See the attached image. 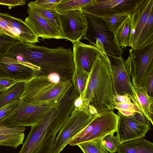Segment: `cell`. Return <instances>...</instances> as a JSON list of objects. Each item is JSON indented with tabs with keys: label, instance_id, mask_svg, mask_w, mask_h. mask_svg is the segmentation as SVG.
Listing matches in <instances>:
<instances>
[{
	"label": "cell",
	"instance_id": "1",
	"mask_svg": "<svg viewBox=\"0 0 153 153\" xmlns=\"http://www.w3.org/2000/svg\"><path fill=\"white\" fill-rule=\"evenodd\" d=\"M6 56L18 61L39 67V75L58 74L62 80H71L75 71L73 51L59 46L48 48L34 43L23 42L11 48Z\"/></svg>",
	"mask_w": 153,
	"mask_h": 153
},
{
	"label": "cell",
	"instance_id": "2",
	"mask_svg": "<svg viewBox=\"0 0 153 153\" xmlns=\"http://www.w3.org/2000/svg\"><path fill=\"white\" fill-rule=\"evenodd\" d=\"M76 98L71 93L63 94L47 116L31 127L18 153H52L56 135L73 110Z\"/></svg>",
	"mask_w": 153,
	"mask_h": 153
},
{
	"label": "cell",
	"instance_id": "3",
	"mask_svg": "<svg viewBox=\"0 0 153 153\" xmlns=\"http://www.w3.org/2000/svg\"><path fill=\"white\" fill-rule=\"evenodd\" d=\"M81 95L98 114L114 109L113 98L115 93L110 62L104 50L94 63L85 89Z\"/></svg>",
	"mask_w": 153,
	"mask_h": 153
},
{
	"label": "cell",
	"instance_id": "4",
	"mask_svg": "<svg viewBox=\"0 0 153 153\" xmlns=\"http://www.w3.org/2000/svg\"><path fill=\"white\" fill-rule=\"evenodd\" d=\"M72 83V80L55 83L50 79L48 75H37L25 82L19 100L40 105L55 104Z\"/></svg>",
	"mask_w": 153,
	"mask_h": 153
},
{
	"label": "cell",
	"instance_id": "5",
	"mask_svg": "<svg viewBox=\"0 0 153 153\" xmlns=\"http://www.w3.org/2000/svg\"><path fill=\"white\" fill-rule=\"evenodd\" d=\"M84 14L86 28L83 39L87 40L89 45L95 46L97 44L106 53L122 56L123 50L118 45L114 32L104 19L85 13Z\"/></svg>",
	"mask_w": 153,
	"mask_h": 153
},
{
	"label": "cell",
	"instance_id": "6",
	"mask_svg": "<svg viewBox=\"0 0 153 153\" xmlns=\"http://www.w3.org/2000/svg\"><path fill=\"white\" fill-rule=\"evenodd\" d=\"M88 102L84 101L79 108L74 107L65 123L59 131L52 153H60L68 143L89 123L94 115Z\"/></svg>",
	"mask_w": 153,
	"mask_h": 153
},
{
	"label": "cell",
	"instance_id": "7",
	"mask_svg": "<svg viewBox=\"0 0 153 153\" xmlns=\"http://www.w3.org/2000/svg\"><path fill=\"white\" fill-rule=\"evenodd\" d=\"M118 116L113 111H105L94 115L88 125L68 143L74 146L81 143L102 139L116 132Z\"/></svg>",
	"mask_w": 153,
	"mask_h": 153
},
{
	"label": "cell",
	"instance_id": "8",
	"mask_svg": "<svg viewBox=\"0 0 153 153\" xmlns=\"http://www.w3.org/2000/svg\"><path fill=\"white\" fill-rule=\"evenodd\" d=\"M56 104L43 105L19 100L13 112L4 121L3 125L18 128L37 125L47 116Z\"/></svg>",
	"mask_w": 153,
	"mask_h": 153
},
{
	"label": "cell",
	"instance_id": "9",
	"mask_svg": "<svg viewBox=\"0 0 153 153\" xmlns=\"http://www.w3.org/2000/svg\"><path fill=\"white\" fill-rule=\"evenodd\" d=\"M129 51L133 67L132 83L135 88L146 90L148 79L153 73V41L136 48H131Z\"/></svg>",
	"mask_w": 153,
	"mask_h": 153
},
{
	"label": "cell",
	"instance_id": "10",
	"mask_svg": "<svg viewBox=\"0 0 153 153\" xmlns=\"http://www.w3.org/2000/svg\"><path fill=\"white\" fill-rule=\"evenodd\" d=\"M118 119L116 137L120 143L135 139L143 138L150 128L148 121L142 114L136 112L126 116L117 112Z\"/></svg>",
	"mask_w": 153,
	"mask_h": 153
},
{
	"label": "cell",
	"instance_id": "11",
	"mask_svg": "<svg viewBox=\"0 0 153 153\" xmlns=\"http://www.w3.org/2000/svg\"><path fill=\"white\" fill-rule=\"evenodd\" d=\"M143 0H93L81 9L84 13L104 18L121 13L131 14Z\"/></svg>",
	"mask_w": 153,
	"mask_h": 153
},
{
	"label": "cell",
	"instance_id": "12",
	"mask_svg": "<svg viewBox=\"0 0 153 153\" xmlns=\"http://www.w3.org/2000/svg\"><path fill=\"white\" fill-rule=\"evenodd\" d=\"M110 62L113 84L115 95L133 96L131 86L132 83V63L130 55L125 60L122 56H116L106 53Z\"/></svg>",
	"mask_w": 153,
	"mask_h": 153
},
{
	"label": "cell",
	"instance_id": "13",
	"mask_svg": "<svg viewBox=\"0 0 153 153\" xmlns=\"http://www.w3.org/2000/svg\"><path fill=\"white\" fill-rule=\"evenodd\" d=\"M59 17L60 30L63 39L72 43L83 39L86 23L84 13L81 9L59 13Z\"/></svg>",
	"mask_w": 153,
	"mask_h": 153
},
{
	"label": "cell",
	"instance_id": "14",
	"mask_svg": "<svg viewBox=\"0 0 153 153\" xmlns=\"http://www.w3.org/2000/svg\"><path fill=\"white\" fill-rule=\"evenodd\" d=\"M40 68L30 63L4 56L0 61V77H7L25 82L37 76Z\"/></svg>",
	"mask_w": 153,
	"mask_h": 153
},
{
	"label": "cell",
	"instance_id": "15",
	"mask_svg": "<svg viewBox=\"0 0 153 153\" xmlns=\"http://www.w3.org/2000/svg\"><path fill=\"white\" fill-rule=\"evenodd\" d=\"M73 44V56L75 70L89 75L96 59L103 49L76 41Z\"/></svg>",
	"mask_w": 153,
	"mask_h": 153
},
{
	"label": "cell",
	"instance_id": "16",
	"mask_svg": "<svg viewBox=\"0 0 153 153\" xmlns=\"http://www.w3.org/2000/svg\"><path fill=\"white\" fill-rule=\"evenodd\" d=\"M153 9V0H143L130 16L131 26L130 47L134 48L140 35Z\"/></svg>",
	"mask_w": 153,
	"mask_h": 153
},
{
	"label": "cell",
	"instance_id": "17",
	"mask_svg": "<svg viewBox=\"0 0 153 153\" xmlns=\"http://www.w3.org/2000/svg\"><path fill=\"white\" fill-rule=\"evenodd\" d=\"M27 12L28 16L24 22L38 38L63 39L60 30L49 21L28 8Z\"/></svg>",
	"mask_w": 153,
	"mask_h": 153
},
{
	"label": "cell",
	"instance_id": "18",
	"mask_svg": "<svg viewBox=\"0 0 153 153\" xmlns=\"http://www.w3.org/2000/svg\"><path fill=\"white\" fill-rule=\"evenodd\" d=\"M131 86L133 94L131 100L153 125V97L149 96L143 88H135L132 83Z\"/></svg>",
	"mask_w": 153,
	"mask_h": 153
},
{
	"label": "cell",
	"instance_id": "19",
	"mask_svg": "<svg viewBox=\"0 0 153 153\" xmlns=\"http://www.w3.org/2000/svg\"><path fill=\"white\" fill-rule=\"evenodd\" d=\"M0 15L14 28L20 40L34 44L39 42L38 37L22 19L15 18L7 13L0 12Z\"/></svg>",
	"mask_w": 153,
	"mask_h": 153
},
{
	"label": "cell",
	"instance_id": "20",
	"mask_svg": "<svg viewBox=\"0 0 153 153\" xmlns=\"http://www.w3.org/2000/svg\"><path fill=\"white\" fill-rule=\"evenodd\" d=\"M118 153H153V143L143 138L123 142L117 149Z\"/></svg>",
	"mask_w": 153,
	"mask_h": 153
},
{
	"label": "cell",
	"instance_id": "21",
	"mask_svg": "<svg viewBox=\"0 0 153 153\" xmlns=\"http://www.w3.org/2000/svg\"><path fill=\"white\" fill-rule=\"evenodd\" d=\"M131 30L130 16L114 32L118 45L122 49L124 48H125L126 47H130L129 39Z\"/></svg>",
	"mask_w": 153,
	"mask_h": 153
},
{
	"label": "cell",
	"instance_id": "22",
	"mask_svg": "<svg viewBox=\"0 0 153 153\" xmlns=\"http://www.w3.org/2000/svg\"><path fill=\"white\" fill-rule=\"evenodd\" d=\"M27 6L28 8L47 20L60 30L59 13L54 9L48 10L40 7L35 4L33 1L30 2Z\"/></svg>",
	"mask_w": 153,
	"mask_h": 153
},
{
	"label": "cell",
	"instance_id": "23",
	"mask_svg": "<svg viewBox=\"0 0 153 153\" xmlns=\"http://www.w3.org/2000/svg\"><path fill=\"white\" fill-rule=\"evenodd\" d=\"M152 41H153V9L151 10L137 42L133 49L140 47Z\"/></svg>",
	"mask_w": 153,
	"mask_h": 153
},
{
	"label": "cell",
	"instance_id": "24",
	"mask_svg": "<svg viewBox=\"0 0 153 153\" xmlns=\"http://www.w3.org/2000/svg\"><path fill=\"white\" fill-rule=\"evenodd\" d=\"M93 0H62L61 2L56 5L54 10L58 13H62L80 9L88 4Z\"/></svg>",
	"mask_w": 153,
	"mask_h": 153
},
{
	"label": "cell",
	"instance_id": "25",
	"mask_svg": "<svg viewBox=\"0 0 153 153\" xmlns=\"http://www.w3.org/2000/svg\"><path fill=\"white\" fill-rule=\"evenodd\" d=\"M25 87V82L16 84L0 94V108L16 99H19Z\"/></svg>",
	"mask_w": 153,
	"mask_h": 153
},
{
	"label": "cell",
	"instance_id": "26",
	"mask_svg": "<svg viewBox=\"0 0 153 153\" xmlns=\"http://www.w3.org/2000/svg\"><path fill=\"white\" fill-rule=\"evenodd\" d=\"M101 139L86 141L77 145L83 153H109L102 144Z\"/></svg>",
	"mask_w": 153,
	"mask_h": 153
},
{
	"label": "cell",
	"instance_id": "27",
	"mask_svg": "<svg viewBox=\"0 0 153 153\" xmlns=\"http://www.w3.org/2000/svg\"><path fill=\"white\" fill-rule=\"evenodd\" d=\"M24 133L18 134H0V146H10L16 148L23 144Z\"/></svg>",
	"mask_w": 153,
	"mask_h": 153
},
{
	"label": "cell",
	"instance_id": "28",
	"mask_svg": "<svg viewBox=\"0 0 153 153\" xmlns=\"http://www.w3.org/2000/svg\"><path fill=\"white\" fill-rule=\"evenodd\" d=\"M22 42L20 40L0 33V61L11 48Z\"/></svg>",
	"mask_w": 153,
	"mask_h": 153
},
{
	"label": "cell",
	"instance_id": "29",
	"mask_svg": "<svg viewBox=\"0 0 153 153\" xmlns=\"http://www.w3.org/2000/svg\"><path fill=\"white\" fill-rule=\"evenodd\" d=\"M88 76L87 73L78 70H75L74 73L72 81L79 95L84 91Z\"/></svg>",
	"mask_w": 153,
	"mask_h": 153
},
{
	"label": "cell",
	"instance_id": "30",
	"mask_svg": "<svg viewBox=\"0 0 153 153\" xmlns=\"http://www.w3.org/2000/svg\"><path fill=\"white\" fill-rule=\"evenodd\" d=\"M131 15L128 13H121L103 18L106 21L111 29L115 32Z\"/></svg>",
	"mask_w": 153,
	"mask_h": 153
},
{
	"label": "cell",
	"instance_id": "31",
	"mask_svg": "<svg viewBox=\"0 0 153 153\" xmlns=\"http://www.w3.org/2000/svg\"><path fill=\"white\" fill-rule=\"evenodd\" d=\"M114 109L118 110V112L124 116H131L136 112L142 114L133 102L131 103H114Z\"/></svg>",
	"mask_w": 153,
	"mask_h": 153
},
{
	"label": "cell",
	"instance_id": "32",
	"mask_svg": "<svg viewBox=\"0 0 153 153\" xmlns=\"http://www.w3.org/2000/svg\"><path fill=\"white\" fill-rule=\"evenodd\" d=\"M101 140L104 146L111 153L116 152L120 144L119 139L117 137L114 136V134L107 135Z\"/></svg>",
	"mask_w": 153,
	"mask_h": 153
},
{
	"label": "cell",
	"instance_id": "33",
	"mask_svg": "<svg viewBox=\"0 0 153 153\" xmlns=\"http://www.w3.org/2000/svg\"><path fill=\"white\" fill-rule=\"evenodd\" d=\"M19 102V99H16L0 108V125H3L4 121L11 114Z\"/></svg>",
	"mask_w": 153,
	"mask_h": 153
},
{
	"label": "cell",
	"instance_id": "34",
	"mask_svg": "<svg viewBox=\"0 0 153 153\" xmlns=\"http://www.w3.org/2000/svg\"><path fill=\"white\" fill-rule=\"evenodd\" d=\"M0 33L19 39L14 28L0 15Z\"/></svg>",
	"mask_w": 153,
	"mask_h": 153
},
{
	"label": "cell",
	"instance_id": "35",
	"mask_svg": "<svg viewBox=\"0 0 153 153\" xmlns=\"http://www.w3.org/2000/svg\"><path fill=\"white\" fill-rule=\"evenodd\" d=\"M22 82H23L20 80L7 77H0V93H4L15 84Z\"/></svg>",
	"mask_w": 153,
	"mask_h": 153
},
{
	"label": "cell",
	"instance_id": "36",
	"mask_svg": "<svg viewBox=\"0 0 153 153\" xmlns=\"http://www.w3.org/2000/svg\"><path fill=\"white\" fill-rule=\"evenodd\" d=\"M62 0H38L33 1L38 7L48 10L54 9L55 7L60 3Z\"/></svg>",
	"mask_w": 153,
	"mask_h": 153
},
{
	"label": "cell",
	"instance_id": "37",
	"mask_svg": "<svg viewBox=\"0 0 153 153\" xmlns=\"http://www.w3.org/2000/svg\"><path fill=\"white\" fill-rule=\"evenodd\" d=\"M26 128H10L0 125V134H18L23 133Z\"/></svg>",
	"mask_w": 153,
	"mask_h": 153
},
{
	"label": "cell",
	"instance_id": "38",
	"mask_svg": "<svg viewBox=\"0 0 153 153\" xmlns=\"http://www.w3.org/2000/svg\"><path fill=\"white\" fill-rule=\"evenodd\" d=\"M26 3L25 0H0V5L7 6L9 9L15 6L25 5Z\"/></svg>",
	"mask_w": 153,
	"mask_h": 153
},
{
	"label": "cell",
	"instance_id": "39",
	"mask_svg": "<svg viewBox=\"0 0 153 153\" xmlns=\"http://www.w3.org/2000/svg\"><path fill=\"white\" fill-rule=\"evenodd\" d=\"M113 100L114 103H132L129 96L127 94L115 95L113 97Z\"/></svg>",
	"mask_w": 153,
	"mask_h": 153
},
{
	"label": "cell",
	"instance_id": "40",
	"mask_svg": "<svg viewBox=\"0 0 153 153\" xmlns=\"http://www.w3.org/2000/svg\"><path fill=\"white\" fill-rule=\"evenodd\" d=\"M146 90L148 94L153 97V73L150 75L147 84Z\"/></svg>",
	"mask_w": 153,
	"mask_h": 153
}]
</instances>
